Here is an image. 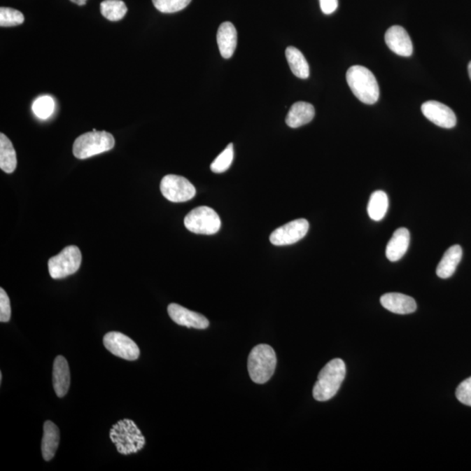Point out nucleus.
<instances>
[{
	"mask_svg": "<svg viewBox=\"0 0 471 471\" xmlns=\"http://www.w3.org/2000/svg\"><path fill=\"white\" fill-rule=\"evenodd\" d=\"M346 372V365L342 359L329 361L318 375L313 391L314 399L327 402L334 398L344 381Z\"/></svg>",
	"mask_w": 471,
	"mask_h": 471,
	"instance_id": "obj_1",
	"label": "nucleus"
},
{
	"mask_svg": "<svg viewBox=\"0 0 471 471\" xmlns=\"http://www.w3.org/2000/svg\"><path fill=\"white\" fill-rule=\"evenodd\" d=\"M346 81L358 100L365 104H374L380 97L377 78L367 67L353 66L346 72Z\"/></svg>",
	"mask_w": 471,
	"mask_h": 471,
	"instance_id": "obj_2",
	"label": "nucleus"
},
{
	"mask_svg": "<svg viewBox=\"0 0 471 471\" xmlns=\"http://www.w3.org/2000/svg\"><path fill=\"white\" fill-rule=\"evenodd\" d=\"M277 366V356L271 346H255L248 357V372L255 384H264L270 380Z\"/></svg>",
	"mask_w": 471,
	"mask_h": 471,
	"instance_id": "obj_3",
	"label": "nucleus"
},
{
	"mask_svg": "<svg viewBox=\"0 0 471 471\" xmlns=\"http://www.w3.org/2000/svg\"><path fill=\"white\" fill-rule=\"evenodd\" d=\"M111 441L115 444L120 454L130 455L143 449L145 437L132 420L123 419L118 421L109 432Z\"/></svg>",
	"mask_w": 471,
	"mask_h": 471,
	"instance_id": "obj_4",
	"label": "nucleus"
},
{
	"mask_svg": "<svg viewBox=\"0 0 471 471\" xmlns=\"http://www.w3.org/2000/svg\"><path fill=\"white\" fill-rule=\"evenodd\" d=\"M115 143V138L111 133L94 129L77 138L73 153L78 159H87L111 150Z\"/></svg>",
	"mask_w": 471,
	"mask_h": 471,
	"instance_id": "obj_5",
	"label": "nucleus"
},
{
	"mask_svg": "<svg viewBox=\"0 0 471 471\" xmlns=\"http://www.w3.org/2000/svg\"><path fill=\"white\" fill-rule=\"evenodd\" d=\"M184 225L190 232L201 235H213L221 228V219L213 209L195 208L184 218Z\"/></svg>",
	"mask_w": 471,
	"mask_h": 471,
	"instance_id": "obj_6",
	"label": "nucleus"
},
{
	"mask_svg": "<svg viewBox=\"0 0 471 471\" xmlns=\"http://www.w3.org/2000/svg\"><path fill=\"white\" fill-rule=\"evenodd\" d=\"M83 261L80 250L76 246H70L60 251L58 255L48 260V271L51 277L60 279L76 274Z\"/></svg>",
	"mask_w": 471,
	"mask_h": 471,
	"instance_id": "obj_7",
	"label": "nucleus"
},
{
	"mask_svg": "<svg viewBox=\"0 0 471 471\" xmlns=\"http://www.w3.org/2000/svg\"><path fill=\"white\" fill-rule=\"evenodd\" d=\"M160 190L166 199L173 203H183L196 196V188L185 177L167 175L162 178Z\"/></svg>",
	"mask_w": 471,
	"mask_h": 471,
	"instance_id": "obj_8",
	"label": "nucleus"
},
{
	"mask_svg": "<svg viewBox=\"0 0 471 471\" xmlns=\"http://www.w3.org/2000/svg\"><path fill=\"white\" fill-rule=\"evenodd\" d=\"M104 344L109 352L124 360H136L140 356L136 343L122 332H108L104 336Z\"/></svg>",
	"mask_w": 471,
	"mask_h": 471,
	"instance_id": "obj_9",
	"label": "nucleus"
},
{
	"mask_svg": "<svg viewBox=\"0 0 471 471\" xmlns=\"http://www.w3.org/2000/svg\"><path fill=\"white\" fill-rule=\"evenodd\" d=\"M309 223L306 219H296L272 232L270 241L277 246H290L299 242L307 234Z\"/></svg>",
	"mask_w": 471,
	"mask_h": 471,
	"instance_id": "obj_10",
	"label": "nucleus"
},
{
	"mask_svg": "<svg viewBox=\"0 0 471 471\" xmlns=\"http://www.w3.org/2000/svg\"><path fill=\"white\" fill-rule=\"evenodd\" d=\"M421 112L428 120L444 129H452L456 124L455 113L448 106L437 101H428L421 106Z\"/></svg>",
	"mask_w": 471,
	"mask_h": 471,
	"instance_id": "obj_11",
	"label": "nucleus"
},
{
	"mask_svg": "<svg viewBox=\"0 0 471 471\" xmlns=\"http://www.w3.org/2000/svg\"><path fill=\"white\" fill-rule=\"evenodd\" d=\"M168 314L175 323L183 327L206 329L210 325V322L204 315L187 309L178 304H169Z\"/></svg>",
	"mask_w": 471,
	"mask_h": 471,
	"instance_id": "obj_12",
	"label": "nucleus"
},
{
	"mask_svg": "<svg viewBox=\"0 0 471 471\" xmlns=\"http://www.w3.org/2000/svg\"><path fill=\"white\" fill-rule=\"evenodd\" d=\"M385 41L389 49L395 54L409 57L413 54L412 38L405 28L394 26L386 31Z\"/></svg>",
	"mask_w": 471,
	"mask_h": 471,
	"instance_id": "obj_13",
	"label": "nucleus"
},
{
	"mask_svg": "<svg viewBox=\"0 0 471 471\" xmlns=\"http://www.w3.org/2000/svg\"><path fill=\"white\" fill-rule=\"evenodd\" d=\"M381 304L386 309L396 314H412L417 308L413 297L396 293H386L381 296Z\"/></svg>",
	"mask_w": 471,
	"mask_h": 471,
	"instance_id": "obj_14",
	"label": "nucleus"
},
{
	"mask_svg": "<svg viewBox=\"0 0 471 471\" xmlns=\"http://www.w3.org/2000/svg\"><path fill=\"white\" fill-rule=\"evenodd\" d=\"M69 365L65 357L59 356L55 358L54 368H52V384L58 398H64L69 391L70 387Z\"/></svg>",
	"mask_w": 471,
	"mask_h": 471,
	"instance_id": "obj_15",
	"label": "nucleus"
},
{
	"mask_svg": "<svg viewBox=\"0 0 471 471\" xmlns=\"http://www.w3.org/2000/svg\"><path fill=\"white\" fill-rule=\"evenodd\" d=\"M410 233L408 229L399 228L393 234L386 249V256L391 262H396L405 256L409 249Z\"/></svg>",
	"mask_w": 471,
	"mask_h": 471,
	"instance_id": "obj_16",
	"label": "nucleus"
},
{
	"mask_svg": "<svg viewBox=\"0 0 471 471\" xmlns=\"http://www.w3.org/2000/svg\"><path fill=\"white\" fill-rule=\"evenodd\" d=\"M217 41L223 57L231 58L237 48V34L235 27L231 22L221 24L218 28Z\"/></svg>",
	"mask_w": 471,
	"mask_h": 471,
	"instance_id": "obj_17",
	"label": "nucleus"
},
{
	"mask_svg": "<svg viewBox=\"0 0 471 471\" xmlns=\"http://www.w3.org/2000/svg\"><path fill=\"white\" fill-rule=\"evenodd\" d=\"M315 115L313 105L304 101H297L290 108L286 122L290 127L297 129L306 125L314 119Z\"/></svg>",
	"mask_w": 471,
	"mask_h": 471,
	"instance_id": "obj_18",
	"label": "nucleus"
},
{
	"mask_svg": "<svg viewBox=\"0 0 471 471\" xmlns=\"http://www.w3.org/2000/svg\"><path fill=\"white\" fill-rule=\"evenodd\" d=\"M462 247L458 244L449 248L445 251L440 263L437 265V274L438 277L441 279L451 278L455 274L456 268L462 260Z\"/></svg>",
	"mask_w": 471,
	"mask_h": 471,
	"instance_id": "obj_19",
	"label": "nucleus"
},
{
	"mask_svg": "<svg viewBox=\"0 0 471 471\" xmlns=\"http://www.w3.org/2000/svg\"><path fill=\"white\" fill-rule=\"evenodd\" d=\"M59 430L51 421L44 423V435L41 442L42 456L45 461H50L55 458L59 444Z\"/></svg>",
	"mask_w": 471,
	"mask_h": 471,
	"instance_id": "obj_20",
	"label": "nucleus"
},
{
	"mask_svg": "<svg viewBox=\"0 0 471 471\" xmlns=\"http://www.w3.org/2000/svg\"><path fill=\"white\" fill-rule=\"evenodd\" d=\"M17 167V155L12 141L3 133L0 134V169L10 174Z\"/></svg>",
	"mask_w": 471,
	"mask_h": 471,
	"instance_id": "obj_21",
	"label": "nucleus"
},
{
	"mask_svg": "<svg viewBox=\"0 0 471 471\" xmlns=\"http://www.w3.org/2000/svg\"><path fill=\"white\" fill-rule=\"evenodd\" d=\"M286 59L291 69L292 72L300 79H307L309 77V65L306 58L299 49L293 47H289L286 50Z\"/></svg>",
	"mask_w": 471,
	"mask_h": 471,
	"instance_id": "obj_22",
	"label": "nucleus"
},
{
	"mask_svg": "<svg viewBox=\"0 0 471 471\" xmlns=\"http://www.w3.org/2000/svg\"><path fill=\"white\" fill-rule=\"evenodd\" d=\"M388 197L384 191H374L371 195L367 205V213L372 220L381 221L384 218L388 210Z\"/></svg>",
	"mask_w": 471,
	"mask_h": 471,
	"instance_id": "obj_23",
	"label": "nucleus"
},
{
	"mask_svg": "<svg viewBox=\"0 0 471 471\" xmlns=\"http://www.w3.org/2000/svg\"><path fill=\"white\" fill-rule=\"evenodd\" d=\"M127 8L122 0H105L101 3V13L106 19L119 21L126 15Z\"/></svg>",
	"mask_w": 471,
	"mask_h": 471,
	"instance_id": "obj_24",
	"label": "nucleus"
},
{
	"mask_svg": "<svg viewBox=\"0 0 471 471\" xmlns=\"http://www.w3.org/2000/svg\"><path fill=\"white\" fill-rule=\"evenodd\" d=\"M55 101L49 95H43L35 100L33 104V112L38 118L45 120L52 115L55 111Z\"/></svg>",
	"mask_w": 471,
	"mask_h": 471,
	"instance_id": "obj_25",
	"label": "nucleus"
},
{
	"mask_svg": "<svg viewBox=\"0 0 471 471\" xmlns=\"http://www.w3.org/2000/svg\"><path fill=\"white\" fill-rule=\"evenodd\" d=\"M233 158H234V148H233V144L230 143L225 148V150L212 162L211 165V171L223 173L227 171L231 167Z\"/></svg>",
	"mask_w": 471,
	"mask_h": 471,
	"instance_id": "obj_26",
	"label": "nucleus"
},
{
	"mask_svg": "<svg viewBox=\"0 0 471 471\" xmlns=\"http://www.w3.org/2000/svg\"><path fill=\"white\" fill-rule=\"evenodd\" d=\"M24 21V17L20 10L8 8V7L0 8V26L2 27L19 26Z\"/></svg>",
	"mask_w": 471,
	"mask_h": 471,
	"instance_id": "obj_27",
	"label": "nucleus"
},
{
	"mask_svg": "<svg viewBox=\"0 0 471 471\" xmlns=\"http://www.w3.org/2000/svg\"><path fill=\"white\" fill-rule=\"evenodd\" d=\"M152 1L159 12L174 13L185 8L191 0H152Z\"/></svg>",
	"mask_w": 471,
	"mask_h": 471,
	"instance_id": "obj_28",
	"label": "nucleus"
},
{
	"mask_svg": "<svg viewBox=\"0 0 471 471\" xmlns=\"http://www.w3.org/2000/svg\"><path fill=\"white\" fill-rule=\"evenodd\" d=\"M456 398L459 402L471 407V377L466 379L456 388Z\"/></svg>",
	"mask_w": 471,
	"mask_h": 471,
	"instance_id": "obj_29",
	"label": "nucleus"
},
{
	"mask_svg": "<svg viewBox=\"0 0 471 471\" xmlns=\"http://www.w3.org/2000/svg\"><path fill=\"white\" fill-rule=\"evenodd\" d=\"M12 315L8 295L3 288L0 289V321L8 322Z\"/></svg>",
	"mask_w": 471,
	"mask_h": 471,
	"instance_id": "obj_30",
	"label": "nucleus"
},
{
	"mask_svg": "<svg viewBox=\"0 0 471 471\" xmlns=\"http://www.w3.org/2000/svg\"><path fill=\"white\" fill-rule=\"evenodd\" d=\"M321 8L325 14H332L338 8V0H320Z\"/></svg>",
	"mask_w": 471,
	"mask_h": 471,
	"instance_id": "obj_31",
	"label": "nucleus"
},
{
	"mask_svg": "<svg viewBox=\"0 0 471 471\" xmlns=\"http://www.w3.org/2000/svg\"><path fill=\"white\" fill-rule=\"evenodd\" d=\"M70 1H72L74 3H76L78 6H84L85 3L87 1V0H70Z\"/></svg>",
	"mask_w": 471,
	"mask_h": 471,
	"instance_id": "obj_32",
	"label": "nucleus"
},
{
	"mask_svg": "<svg viewBox=\"0 0 471 471\" xmlns=\"http://www.w3.org/2000/svg\"><path fill=\"white\" fill-rule=\"evenodd\" d=\"M468 71H469V76H470V80H471V62L469 64Z\"/></svg>",
	"mask_w": 471,
	"mask_h": 471,
	"instance_id": "obj_33",
	"label": "nucleus"
},
{
	"mask_svg": "<svg viewBox=\"0 0 471 471\" xmlns=\"http://www.w3.org/2000/svg\"><path fill=\"white\" fill-rule=\"evenodd\" d=\"M2 379H3V377H2V373H1V374H0V381H2Z\"/></svg>",
	"mask_w": 471,
	"mask_h": 471,
	"instance_id": "obj_34",
	"label": "nucleus"
}]
</instances>
